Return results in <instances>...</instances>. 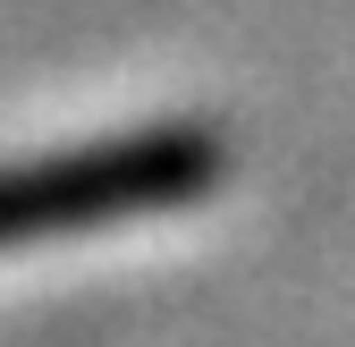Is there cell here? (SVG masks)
<instances>
[{"mask_svg": "<svg viewBox=\"0 0 355 347\" xmlns=\"http://www.w3.org/2000/svg\"><path fill=\"white\" fill-rule=\"evenodd\" d=\"M220 169H229V144L211 127H187V119L0 161V254L42 246V237H85V229L187 212L220 187Z\"/></svg>", "mask_w": 355, "mask_h": 347, "instance_id": "6da1fadb", "label": "cell"}]
</instances>
